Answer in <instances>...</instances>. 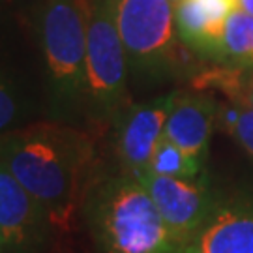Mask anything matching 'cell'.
Returning <instances> with one entry per match:
<instances>
[{
	"mask_svg": "<svg viewBox=\"0 0 253 253\" xmlns=\"http://www.w3.org/2000/svg\"><path fill=\"white\" fill-rule=\"evenodd\" d=\"M90 158L88 135L58 120L0 135V160L42 205L58 233L72 229L81 208L83 176Z\"/></svg>",
	"mask_w": 253,
	"mask_h": 253,
	"instance_id": "6da1fadb",
	"label": "cell"
},
{
	"mask_svg": "<svg viewBox=\"0 0 253 253\" xmlns=\"http://www.w3.org/2000/svg\"><path fill=\"white\" fill-rule=\"evenodd\" d=\"M79 210L101 253H186L148 191L129 172L92 182Z\"/></svg>",
	"mask_w": 253,
	"mask_h": 253,
	"instance_id": "7a4b0ae2",
	"label": "cell"
},
{
	"mask_svg": "<svg viewBox=\"0 0 253 253\" xmlns=\"http://www.w3.org/2000/svg\"><path fill=\"white\" fill-rule=\"evenodd\" d=\"M36 27L51 120L72 124L86 115L88 0H42Z\"/></svg>",
	"mask_w": 253,
	"mask_h": 253,
	"instance_id": "3957f363",
	"label": "cell"
},
{
	"mask_svg": "<svg viewBox=\"0 0 253 253\" xmlns=\"http://www.w3.org/2000/svg\"><path fill=\"white\" fill-rule=\"evenodd\" d=\"M127 70L143 81L171 75L178 62V32L171 0H113Z\"/></svg>",
	"mask_w": 253,
	"mask_h": 253,
	"instance_id": "277c9868",
	"label": "cell"
},
{
	"mask_svg": "<svg viewBox=\"0 0 253 253\" xmlns=\"http://www.w3.org/2000/svg\"><path fill=\"white\" fill-rule=\"evenodd\" d=\"M127 60L113 0H88L86 115L109 122L127 105Z\"/></svg>",
	"mask_w": 253,
	"mask_h": 253,
	"instance_id": "5b68a950",
	"label": "cell"
},
{
	"mask_svg": "<svg viewBox=\"0 0 253 253\" xmlns=\"http://www.w3.org/2000/svg\"><path fill=\"white\" fill-rule=\"evenodd\" d=\"M54 229L45 210L0 160V240L6 253H42Z\"/></svg>",
	"mask_w": 253,
	"mask_h": 253,
	"instance_id": "8992f818",
	"label": "cell"
},
{
	"mask_svg": "<svg viewBox=\"0 0 253 253\" xmlns=\"http://www.w3.org/2000/svg\"><path fill=\"white\" fill-rule=\"evenodd\" d=\"M133 176L148 191L174 236L180 238L184 246H188L216 207L207 180H182L156 174L148 169Z\"/></svg>",
	"mask_w": 253,
	"mask_h": 253,
	"instance_id": "52a82bcc",
	"label": "cell"
},
{
	"mask_svg": "<svg viewBox=\"0 0 253 253\" xmlns=\"http://www.w3.org/2000/svg\"><path fill=\"white\" fill-rule=\"evenodd\" d=\"M178 92H167L150 101L127 103L113 118L115 152L124 172L137 174L148 169L158 141L162 139Z\"/></svg>",
	"mask_w": 253,
	"mask_h": 253,
	"instance_id": "ba28073f",
	"label": "cell"
},
{
	"mask_svg": "<svg viewBox=\"0 0 253 253\" xmlns=\"http://www.w3.org/2000/svg\"><path fill=\"white\" fill-rule=\"evenodd\" d=\"M235 9L236 0H180L174 6L180 42L195 54L217 64L227 19Z\"/></svg>",
	"mask_w": 253,
	"mask_h": 253,
	"instance_id": "9c48e42d",
	"label": "cell"
},
{
	"mask_svg": "<svg viewBox=\"0 0 253 253\" xmlns=\"http://www.w3.org/2000/svg\"><path fill=\"white\" fill-rule=\"evenodd\" d=\"M186 253H253V203H216Z\"/></svg>",
	"mask_w": 253,
	"mask_h": 253,
	"instance_id": "30bf717a",
	"label": "cell"
},
{
	"mask_svg": "<svg viewBox=\"0 0 253 253\" xmlns=\"http://www.w3.org/2000/svg\"><path fill=\"white\" fill-rule=\"evenodd\" d=\"M219 115V105L207 94H182L172 105L165 122L163 137H167L184 152L205 162L210 137Z\"/></svg>",
	"mask_w": 253,
	"mask_h": 253,
	"instance_id": "8fae6325",
	"label": "cell"
},
{
	"mask_svg": "<svg viewBox=\"0 0 253 253\" xmlns=\"http://www.w3.org/2000/svg\"><path fill=\"white\" fill-rule=\"evenodd\" d=\"M217 64L238 70H253V15L240 9H235L229 15Z\"/></svg>",
	"mask_w": 253,
	"mask_h": 253,
	"instance_id": "7c38bea8",
	"label": "cell"
},
{
	"mask_svg": "<svg viewBox=\"0 0 253 253\" xmlns=\"http://www.w3.org/2000/svg\"><path fill=\"white\" fill-rule=\"evenodd\" d=\"M203 160L184 152L180 146L162 135L154 148L148 171L182 180H199L203 178Z\"/></svg>",
	"mask_w": 253,
	"mask_h": 253,
	"instance_id": "4fadbf2b",
	"label": "cell"
},
{
	"mask_svg": "<svg viewBox=\"0 0 253 253\" xmlns=\"http://www.w3.org/2000/svg\"><path fill=\"white\" fill-rule=\"evenodd\" d=\"M195 88H216L231 101L253 109V70L212 68L195 77Z\"/></svg>",
	"mask_w": 253,
	"mask_h": 253,
	"instance_id": "5bb4252c",
	"label": "cell"
},
{
	"mask_svg": "<svg viewBox=\"0 0 253 253\" xmlns=\"http://www.w3.org/2000/svg\"><path fill=\"white\" fill-rule=\"evenodd\" d=\"M30 115V100L23 84L0 68V135L23 127Z\"/></svg>",
	"mask_w": 253,
	"mask_h": 253,
	"instance_id": "9a60e30c",
	"label": "cell"
},
{
	"mask_svg": "<svg viewBox=\"0 0 253 253\" xmlns=\"http://www.w3.org/2000/svg\"><path fill=\"white\" fill-rule=\"evenodd\" d=\"M217 118L236 143L253 158V109L233 101L229 105H219Z\"/></svg>",
	"mask_w": 253,
	"mask_h": 253,
	"instance_id": "2e32d148",
	"label": "cell"
},
{
	"mask_svg": "<svg viewBox=\"0 0 253 253\" xmlns=\"http://www.w3.org/2000/svg\"><path fill=\"white\" fill-rule=\"evenodd\" d=\"M236 9L253 15V0H236Z\"/></svg>",
	"mask_w": 253,
	"mask_h": 253,
	"instance_id": "e0dca14e",
	"label": "cell"
},
{
	"mask_svg": "<svg viewBox=\"0 0 253 253\" xmlns=\"http://www.w3.org/2000/svg\"><path fill=\"white\" fill-rule=\"evenodd\" d=\"M0 253H6L4 252V246H2V240H0Z\"/></svg>",
	"mask_w": 253,
	"mask_h": 253,
	"instance_id": "ac0fdd59",
	"label": "cell"
},
{
	"mask_svg": "<svg viewBox=\"0 0 253 253\" xmlns=\"http://www.w3.org/2000/svg\"><path fill=\"white\" fill-rule=\"evenodd\" d=\"M172 4H174V6H176V4H178V2H180V0H171Z\"/></svg>",
	"mask_w": 253,
	"mask_h": 253,
	"instance_id": "d6986e66",
	"label": "cell"
}]
</instances>
